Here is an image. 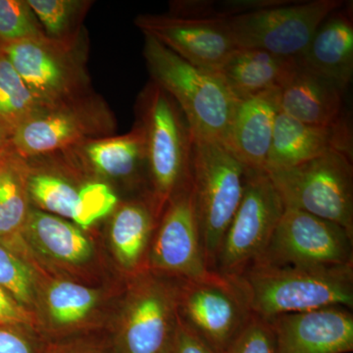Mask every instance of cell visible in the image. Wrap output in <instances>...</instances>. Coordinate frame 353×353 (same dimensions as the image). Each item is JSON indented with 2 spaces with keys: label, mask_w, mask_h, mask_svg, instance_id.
Returning <instances> with one entry per match:
<instances>
[{
  "label": "cell",
  "mask_w": 353,
  "mask_h": 353,
  "mask_svg": "<svg viewBox=\"0 0 353 353\" xmlns=\"http://www.w3.org/2000/svg\"><path fill=\"white\" fill-rule=\"evenodd\" d=\"M23 231L41 252L59 261L83 263L92 255V245L80 228L39 209L31 208Z\"/></svg>",
  "instance_id": "7402d4cb"
},
{
  "label": "cell",
  "mask_w": 353,
  "mask_h": 353,
  "mask_svg": "<svg viewBox=\"0 0 353 353\" xmlns=\"http://www.w3.org/2000/svg\"><path fill=\"white\" fill-rule=\"evenodd\" d=\"M170 353H214L179 320L175 341Z\"/></svg>",
  "instance_id": "d6a6232c"
},
{
  "label": "cell",
  "mask_w": 353,
  "mask_h": 353,
  "mask_svg": "<svg viewBox=\"0 0 353 353\" xmlns=\"http://www.w3.org/2000/svg\"><path fill=\"white\" fill-rule=\"evenodd\" d=\"M343 6V0H275L269 6L230 18L228 25L239 48L299 58L319 26Z\"/></svg>",
  "instance_id": "ba28073f"
},
{
  "label": "cell",
  "mask_w": 353,
  "mask_h": 353,
  "mask_svg": "<svg viewBox=\"0 0 353 353\" xmlns=\"http://www.w3.org/2000/svg\"><path fill=\"white\" fill-rule=\"evenodd\" d=\"M233 281L254 317L316 309H353V264L336 266L253 264Z\"/></svg>",
  "instance_id": "6da1fadb"
},
{
  "label": "cell",
  "mask_w": 353,
  "mask_h": 353,
  "mask_svg": "<svg viewBox=\"0 0 353 353\" xmlns=\"http://www.w3.org/2000/svg\"><path fill=\"white\" fill-rule=\"evenodd\" d=\"M269 322L274 333V353L352 352L350 309H316L279 316Z\"/></svg>",
  "instance_id": "9a60e30c"
},
{
  "label": "cell",
  "mask_w": 353,
  "mask_h": 353,
  "mask_svg": "<svg viewBox=\"0 0 353 353\" xmlns=\"http://www.w3.org/2000/svg\"><path fill=\"white\" fill-rule=\"evenodd\" d=\"M279 112V90L236 101L226 146L250 170L266 172Z\"/></svg>",
  "instance_id": "ac0fdd59"
},
{
  "label": "cell",
  "mask_w": 353,
  "mask_h": 353,
  "mask_svg": "<svg viewBox=\"0 0 353 353\" xmlns=\"http://www.w3.org/2000/svg\"><path fill=\"white\" fill-rule=\"evenodd\" d=\"M41 108L19 74L0 52V131L10 139Z\"/></svg>",
  "instance_id": "d4e9b609"
},
{
  "label": "cell",
  "mask_w": 353,
  "mask_h": 353,
  "mask_svg": "<svg viewBox=\"0 0 353 353\" xmlns=\"http://www.w3.org/2000/svg\"><path fill=\"white\" fill-rule=\"evenodd\" d=\"M81 171L106 183L139 181L148 176L145 136L139 125L120 136L88 139L61 152Z\"/></svg>",
  "instance_id": "e0dca14e"
},
{
  "label": "cell",
  "mask_w": 353,
  "mask_h": 353,
  "mask_svg": "<svg viewBox=\"0 0 353 353\" xmlns=\"http://www.w3.org/2000/svg\"><path fill=\"white\" fill-rule=\"evenodd\" d=\"M32 323V317L6 290L0 288V324L20 326Z\"/></svg>",
  "instance_id": "4dcf8cb0"
},
{
  "label": "cell",
  "mask_w": 353,
  "mask_h": 353,
  "mask_svg": "<svg viewBox=\"0 0 353 353\" xmlns=\"http://www.w3.org/2000/svg\"><path fill=\"white\" fill-rule=\"evenodd\" d=\"M299 63L297 58L279 57L254 48H238L217 72L236 101L280 90Z\"/></svg>",
  "instance_id": "44dd1931"
},
{
  "label": "cell",
  "mask_w": 353,
  "mask_h": 353,
  "mask_svg": "<svg viewBox=\"0 0 353 353\" xmlns=\"http://www.w3.org/2000/svg\"><path fill=\"white\" fill-rule=\"evenodd\" d=\"M266 173L285 208L331 221L353 236L352 155L332 152Z\"/></svg>",
  "instance_id": "8992f818"
},
{
  "label": "cell",
  "mask_w": 353,
  "mask_h": 353,
  "mask_svg": "<svg viewBox=\"0 0 353 353\" xmlns=\"http://www.w3.org/2000/svg\"><path fill=\"white\" fill-rule=\"evenodd\" d=\"M97 292L71 282L55 283L46 296L50 314L58 325H71L87 317L97 301Z\"/></svg>",
  "instance_id": "4316f807"
},
{
  "label": "cell",
  "mask_w": 353,
  "mask_h": 353,
  "mask_svg": "<svg viewBox=\"0 0 353 353\" xmlns=\"http://www.w3.org/2000/svg\"><path fill=\"white\" fill-rule=\"evenodd\" d=\"M29 203L27 165L11 150L0 164V241L13 240L23 231Z\"/></svg>",
  "instance_id": "cb8c5ba5"
},
{
  "label": "cell",
  "mask_w": 353,
  "mask_h": 353,
  "mask_svg": "<svg viewBox=\"0 0 353 353\" xmlns=\"http://www.w3.org/2000/svg\"><path fill=\"white\" fill-rule=\"evenodd\" d=\"M284 209L268 174L248 169L243 199L221 243L214 272L234 278L259 261Z\"/></svg>",
  "instance_id": "9c48e42d"
},
{
  "label": "cell",
  "mask_w": 353,
  "mask_h": 353,
  "mask_svg": "<svg viewBox=\"0 0 353 353\" xmlns=\"http://www.w3.org/2000/svg\"><path fill=\"white\" fill-rule=\"evenodd\" d=\"M14 327L0 324V353H37L32 341Z\"/></svg>",
  "instance_id": "1f68e13d"
},
{
  "label": "cell",
  "mask_w": 353,
  "mask_h": 353,
  "mask_svg": "<svg viewBox=\"0 0 353 353\" xmlns=\"http://www.w3.org/2000/svg\"><path fill=\"white\" fill-rule=\"evenodd\" d=\"M254 264H353V236L331 221L285 208L266 250Z\"/></svg>",
  "instance_id": "8fae6325"
},
{
  "label": "cell",
  "mask_w": 353,
  "mask_h": 353,
  "mask_svg": "<svg viewBox=\"0 0 353 353\" xmlns=\"http://www.w3.org/2000/svg\"><path fill=\"white\" fill-rule=\"evenodd\" d=\"M143 57L152 82L163 88L182 109L194 136L226 145L238 101L218 74L189 63L148 36Z\"/></svg>",
  "instance_id": "3957f363"
},
{
  "label": "cell",
  "mask_w": 353,
  "mask_h": 353,
  "mask_svg": "<svg viewBox=\"0 0 353 353\" xmlns=\"http://www.w3.org/2000/svg\"><path fill=\"white\" fill-rule=\"evenodd\" d=\"M48 39L71 41L85 31L83 21L94 1L88 0H27Z\"/></svg>",
  "instance_id": "484cf974"
},
{
  "label": "cell",
  "mask_w": 353,
  "mask_h": 353,
  "mask_svg": "<svg viewBox=\"0 0 353 353\" xmlns=\"http://www.w3.org/2000/svg\"><path fill=\"white\" fill-rule=\"evenodd\" d=\"M343 92L336 83L299 61L279 90V110L299 122L329 126L345 117Z\"/></svg>",
  "instance_id": "d6986e66"
},
{
  "label": "cell",
  "mask_w": 353,
  "mask_h": 353,
  "mask_svg": "<svg viewBox=\"0 0 353 353\" xmlns=\"http://www.w3.org/2000/svg\"><path fill=\"white\" fill-rule=\"evenodd\" d=\"M76 353H94L92 352H76Z\"/></svg>",
  "instance_id": "e575fe53"
},
{
  "label": "cell",
  "mask_w": 353,
  "mask_h": 353,
  "mask_svg": "<svg viewBox=\"0 0 353 353\" xmlns=\"http://www.w3.org/2000/svg\"><path fill=\"white\" fill-rule=\"evenodd\" d=\"M136 118L145 136L150 199L159 214L192 183L194 132L182 109L152 81L139 95Z\"/></svg>",
  "instance_id": "7a4b0ae2"
},
{
  "label": "cell",
  "mask_w": 353,
  "mask_h": 353,
  "mask_svg": "<svg viewBox=\"0 0 353 353\" xmlns=\"http://www.w3.org/2000/svg\"><path fill=\"white\" fill-rule=\"evenodd\" d=\"M152 202L129 201L114 210L110 239L114 253L126 269L136 268L148 248L155 216Z\"/></svg>",
  "instance_id": "603a6c76"
},
{
  "label": "cell",
  "mask_w": 353,
  "mask_h": 353,
  "mask_svg": "<svg viewBox=\"0 0 353 353\" xmlns=\"http://www.w3.org/2000/svg\"><path fill=\"white\" fill-rule=\"evenodd\" d=\"M43 36L27 0H0V44Z\"/></svg>",
  "instance_id": "83f0119b"
},
{
  "label": "cell",
  "mask_w": 353,
  "mask_h": 353,
  "mask_svg": "<svg viewBox=\"0 0 353 353\" xmlns=\"http://www.w3.org/2000/svg\"><path fill=\"white\" fill-rule=\"evenodd\" d=\"M352 131L347 117L329 126H316L279 112L266 172L283 170L332 152L352 155Z\"/></svg>",
  "instance_id": "2e32d148"
},
{
  "label": "cell",
  "mask_w": 353,
  "mask_h": 353,
  "mask_svg": "<svg viewBox=\"0 0 353 353\" xmlns=\"http://www.w3.org/2000/svg\"><path fill=\"white\" fill-rule=\"evenodd\" d=\"M224 353H274L271 323L252 316Z\"/></svg>",
  "instance_id": "f546056e"
},
{
  "label": "cell",
  "mask_w": 353,
  "mask_h": 353,
  "mask_svg": "<svg viewBox=\"0 0 353 353\" xmlns=\"http://www.w3.org/2000/svg\"><path fill=\"white\" fill-rule=\"evenodd\" d=\"M8 153H9V152H8ZM8 153H7V154H8ZM7 154H6V155H7ZM2 159H3V157L0 158V164H1Z\"/></svg>",
  "instance_id": "d590c367"
},
{
  "label": "cell",
  "mask_w": 353,
  "mask_h": 353,
  "mask_svg": "<svg viewBox=\"0 0 353 353\" xmlns=\"http://www.w3.org/2000/svg\"><path fill=\"white\" fill-rule=\"evenodd\" d=\"M178 294L159 283L139 285L118 336V353H170L179 326Z\"/></svg>",
  "instance_id": "5bb4252c"
},
{
  "label": "cell",
  "mask_w": 353,
  "mask_h": 353,
  "mask_svg": "<svg viewBox=\"0 0 353 353\" xmlns=\"http://www.w3.org/2000/svg\"><path fill=\"white\" fill-rule=\"evenodd\" d=\"M150 266L157 270L197 281L210 277L202 248L192 183L165 208L150 252Z\"/></svg>",
  "instance_id": "4fadbf2b"
},
{
  "label": "cell",
  "mask_w": 353,
  "mask_h": 353,
  "mask_svg": "<svg viewBox=\"0 0 353 353\" xmlns=\"http://www.w3.org/2000/svg\"><path fill=\"white\" fill-rule=\"evenodd\" d=\"M0 288L23 306L31 304L34 299L32 271L2 241H0Z\"/></svg>",
  "instance_id": "f1b7e54d"
},
{
  "label": "cell",
  "mask_w": 353,
  "mask_h": 353,
  "mask_svg": "<svg viewBox=\"0 0 353 353\" xmlns=\"http://www.w3.org/2000/svg\"><path fill=\"white\" fill-rule=\"evenodd\" d=\"M248 168L226 145L194 136L192 190L204 256L214 272L216 256L245 190Z\"/></svg>",
  "instance_id": "277c9868"
},
{
  "label": "cell",
  "mask_w": 353,
  "mask_h": 353,
  "mask_svg": "<svg viewBox=\"0 0 353 353\" xmlns=\"http://www.w3.org/2000/svg\"><path fill=\"white\" fill-rule=\"evenodd\" d=\"M176 309L179 320L214 353H224L252 317L233 281L216 272L183 281Z\"/></svg>",
  "instance_id": "30bf717a"
},
{
  "label": "cell",
  "mask_w": 353,
  "mask_h": 353,
  "mask_svg": "<svg viewBox=\"0 0 353 353\" xmlns=\"http://www.w3.org/2000/svg\"><path fill=\"white\" fill-rule=\"evenodd\" d=\"M11 150L12 148L10 145V139L0 131V158L6 157L7 153L11 152Z\"/></svg>",
  "instance_id": "836d02e7"
},
{
  "label": "cell",
  "mask_w": 353,
  "mask_h": 353,
  "mask_svg": "<svg viewBox=\"0 0 353 353\" xmlns=\"http://www.w3.org/2000/svg\"><path fill=\"white\" fill-rule=\"evenodd\" d=\"M134 24L189 63L217 73L238 50L228 20L180 14H141Z\"/></svg>",
  "instance_id": "7c38bea8"
},
{
  "label": "cell",
  "mask_w": 353,
  "mask_h": 353,
  "mask_svg": "<svg viewBox=\"0 0 353 353\" xmlns=\"http://www.w3.org/2000/svg\"><path fill=\"white\" fill-rule=\"evenodd\" d=\"M115 116L94 92L41 106L10 138L11 148L28 160L64 152L88 139L114 136Z\"/></svg>",
  "instance_id": "52a82bcc"
},
{
  "label": "cell",
  "mask_w": 353,
  "mask_h": 353,
  "mask_svg": "<svg viewBox=\"0 0 353 353\" xmlns=\"http://www.w3.org/2000/svg\"><path fill=\"white\" fill-rule=\"evenodd\" d=\"M299 63L336 83L343 92L353 77V17L352 4L330 14L297 58Z\"/></svg>",
  "instance_id": "ffe728a7"
},
{
  "label": "cell",
  "mask_w": 353,
  "mask_h": 353,
  "mask_svg": "<svg viewBox=\"0 0 353 353\" xmlns=\"http://www.w3.org/2000/svg\"><path fill=\"white\" fill-rule=\"evenodd\" d=\"M85 32L71 41L43 36L0 44L7 58L41 106L94 92L88 74Z\"/></svg>",
  "instance_id": "5b68a950"
}]
</instances>
